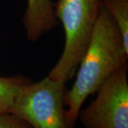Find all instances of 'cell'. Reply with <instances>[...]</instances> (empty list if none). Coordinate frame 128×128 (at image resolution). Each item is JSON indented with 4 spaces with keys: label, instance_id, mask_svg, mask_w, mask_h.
Returning <instances> with one entry per match:
<instances>
[{
    "label": "cell",
    "instance_id": "cell-1",
    "mask_svg": "<svg viewBox=\"0 0 128 128\" xmlns=\"http://www.w3.org/2000/svg\"><path fill=\"white\" fill-rule=\"evenodd\" d=\"M128 47L109 11L102 4L90 43L82 59L76 80L65 92L66 119L74 128L82 105L110 76L128 65Z\"/></svg>",
    "mask_w": 128,
    "mask_h": 128
},
{
    "label": "cell",
    "instance_id": "cell-2",
    "mask_svg": "<svg viewBox=\"0 0 128 128\" xmlns=\"http://www.w3.org/2000/svg\"><path fill=\"white\" fill-rule=\"evenodd\" d=\"M102 0H58L54 9L61 22L66 41L49 78L66 82L73 77L82 59L100 14Z\"/></svg>",
    "mask_w": 128,
    "mask_h": 128
},
{
    "label": "cell",
    "instance_id": "cell-3",
    "mask_svg": "<svg viewBox=\"0 0 128 128\" xmlns=\"http://www.w3.org/2000/svg\"><path fill=\"white\" fill-rule=\"evenodd\" d=\"M65 83L48 76L31 82L18 92L9 112L34 128H70L64 109Z\"/></svg>",
    "mask_w": 128,
    "mask_h": 128
},
{
    "label": "cell",
    "instance_id": "cell-4",
    "mask_svg": "<svg viewBox=\"0 0 128 128\" xmlns=\"http://www.w3.org/2000/svg\"><path fill=\"white\" fill-rule=\"evenodd\" d=\"M128 66L112 73L97 90L96 99L80 110L85 128H128Z\"/></svg>",
    "mask_w": 128,
    "mask_h": 128
},
{
    "label": "cell",
    "instance_id": "cell-5",
    "mask_svg": "<svg viewBox=\"0 0 128 128\" xmlns=\"http://www.w3.org/2000/svg\"><path fill=\"white\" fill-rule=\"evenodd\" d=\"M54 6L51 0H27L23 23L28 41L36 42L58 25Z\"/></svg>",
    "mask_w": 128,
    "mask_h": 128
},
{
    "label": "cell",
    "instance_id": "cell-6",
    "mask_svg": "<svg viewBox=\"0 0 128 128\" xmlns=\"http://www.w3.org/2000/svg\"><path fill=\"white\" fill-rule=\"evenodd\" d=\"M31 82L24 76L0 77V112H9L18 92Z\"/></svg>",
    "mask_w": 128,
    "mask_h": 128
},
{
    "label": "cell",
    "instance_id": "cell-7",
    "mask_svg": "<svg viewBox=\"0 0 128 128\" xmlns=\"http://www.w3.org/2000/svg\"><path fill=\"white\" fill-rule=\"evenodd\" d=\"M102 4L112 16L128 47V0H102Z\"/></svg>",
    "mask_w": 128,
    "mask_h": 128
},
{
    "label": "cell",
    "instance_id": "cell-8",
    "mask_svg": "<svg viewBox=\"0 0 128 128\" xmlns=\"http://www.w3.org/2000/svg\"><path fill=\"white\" fill-rule=\"evenodd\" d=\"M0 128H34L25 120L10 112H0Z\"/></svg>",
    "mask_w": 128,
    "mask_h": 128
}]
</instances>
